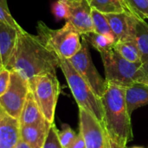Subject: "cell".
<instances>
[{
  "instance_id": "cell-22",
  "label": "cell",
  "mask_w": 148,
  "mask_h": 148,
  "mask_svg": "<svg viewBox=\"0 0 148 148\" xmlns=\"http://www.w3.org/2000/svg\"><path fill=\"white\" fill-rule=\"evenodd\" d=\"M133 16L140 19H148V0H127Z\"/></svg>"
},
{
  "instance_id": "cell-21",
  "label": "cell",
  "mask_w": 148,
  "mask_h": 148,
  "mask_svg": "<svg viewBox=\"0 0 148 148\" xmlns=\"http://www.w3.org/2000/svg\"><path fill=\"white\" fill-rule=\"evenodd\" d=\"M91 16H92V21H93L95 32L98 34L108 35V36H112L115 37L114 34L113 33L111 29L108 18L106 17V15L104 13H101L95 9H92Z\"/></svg>"
},
{
  "instance_id": "cell-8",
  "label": "cell",
  "mask_w": 148,
  "mask_h": 148,
  "mask_svg": "<svg viewBox=\"0 0 148 148\" xmlns=\"http://www.w3.org/2000/svg\"><path fill=\"white\" fill-rule=\"evenodd\" d=\"M29 91V82L18 73L10 71V84L0 97V107L10 116L19 120Z\"/></svg>"
},
{
  "instance_id": "cell-16",
  "label": "cell",
  "mask_w": 148,
  "mask_h": 148,
  "mask_svg": "<svg viewBox=\"0 0 148 148\" xmlns=\"http://www.w3.org/2000/svg\"><path fill=\"white\" fill-rule=\"evenodd\" d=\"M125 97L128 113L132 115L135 109L148 105V87L143 83L135 82L125 88Z\"/></svg>"
},
{
  "instance_id": "cell-28",
  "label": "cell",
  "mask_w": 148,
  "mask_h": 148,
  "mask_svg": "<svg viewBox=\"0 0 148 148\" xmlns=\"http://www.w3.org/2000/svg\"><path fill=\"white\" fill-rule=\"evenodd\" d=\"M70 148H86L84 140H83V138H82V134L80 133L77 134V136H76L74 143L72 144Z\"/></svg>"
},
{
  "instance_id": "cell-30",
  "label": "cell",
  "mask_w": 148,
  "mask_h": 148,
  "mask_svg": "<svg viewBox=\"0 0 148 148\" xmlns=\"http://www.w3.org/2000/svg\"><path fill=\"white\" fill-rule=\"evenodd\" d=\"M140 69H141V71L144 73V75H145L147 77H148V62L141 64Z\"/></svg>"
},
{
  "instance_id": "cell-12",
  "label": "cell",
  "mask_w": 148,
  "mask_h": 148,
  "mask_svg": "<svg viewBox=\"0 0 148 148\" xmlns=\"http://www.w3.org/2000/svg\"><path fill=\"white\" fill-rule=\"evenodd\" d=\"M20 140V123L0 107V148H15Z\"/></svg>"
},
{
  "instance_id": "cell-31",
  "label": "cell",
  "mask_w": 148,
  "mask_h": 148,
  "mask_svg": "<svg viewBox=\"0 0 148 148\" xmlns=\"http://www.w3.org/2000/svg\"><path fill=\"white\" fill-rule=\"evenodd\" d=\"M15 148H31L27 143H25L24 141H23L22 140H20L18 141V143L16 144V147Z\"/></svg>"
},
{
  "instance_id": "cell-10",
  "label": "cell",
  "mask_w": 148,
  "mask_h": 148,
  "mask_svg": "<svg viewBox=\"0 0 148 148\" xmlns=\"http://www.w3.org/2000/svg\"><path fill=\"white\" fill-rule=\"evenodd\" d=\"M69 4V17L67 20L81 36L95 32L91 11L88 0H67Z\"/></svg>"
},
{
  "instance_id": "cell-5",
  "label": "cell",
  "mask_w": 148,
  "mask_h": 148,
  "mask_svg": "<svg viewBox=\"0 0 148 148\" xmlns=\"http://www.w3.org/2000/svg\"><path fill=\"white\" fill-rule=\"evenodd\" d=\"M104 66L105 80L121 88L133 85L145 75L141 71L142 63H134L123 58L114 49L100 53Z\"/></svg>"
},
{
  "instance_id": "cell-1",
  "label": "cell",
  "mask_w": 148,
  "mask_h": 148,
  "mask_svg": "<svg viewBox=\"0 0 148 148\" xmlns=\"http://www.w3.org/2000/svg\"><path fill=\"white\" fill-rule=\"evenodd\" d=\"M59 68L58 56L48 49L39 36L23 29L18 31L16 47L6 66L10 71L18 73L27 81L44 75L56 74Z\"/></svg>"
},
{
  "instance_id": "cell-26",
  "label": "cell",
  "mask_w": 148,
  "mask_h": 148,
  "mask_svg": "<svg viewBox=\"0 0 148 148\" xmlns=\"http://www.w3.org/2000/svg\"><path fill=\"white\" fill-rule=\"evenodd\" d=\"M58 131L56 124H51L42 148H62L58 138Z\"/></svg>"
},
{
  "instance_id": "cell-17",
  "label": "cell",
  "mask_w": 148,
  "mask_h": 148,
  "mask_svg": "<svg viewBox=\"0 0 148 148\" xmlns=\"http://www.w3.org/2000/svg\"><path fill=\"white\" fill-rule=\"evenodd\" d=\"M134 40L138 46L141 63L148 62V23L144 19L137 18L134 27Z\"/></svg>"
},
{
  "instance_id": "cell-13",
  "label": "cell",
  "mask_w": 148,
  "mask_h": 148,
  "mask_svg": "<svg viewBox=\"0 0 148 148\" xmlns=\"http://www.w3.org/2000/svg\"><path fill=\"white\" fill-rule=\"evenodd\" d=\"M51 124L49 122L36 125L20 126V140L31 148H42Z\"/></svg>"
},
{
  "instance_id": "cell-20",
  "label": "cell",
  "mask_w": 148,
  "mask_h": 148,
  "mask_svg": "<svg viewBox=\"0 0 148 148\" xmlns=\"http://www.w3.org/2000/svg\"><path fill=\"white\" fill-rule=\"evenodd\" d=\"M92 9L104 14L127 12L122 0H88Z\"/></svg>"
},
{
  "instance_id": "cell-23",
  "label": "cell",
  "mask_w": 148,
  "mask_h": 148,
  "mask_svg": "<svg viewBox=\"0 0 148 148\" xmlns=\"http://www.w3.org/2000/svg\"><path fill=\"white\" fill-rule=\"evenodd\" d=\"M0 22L13 27L17 30L23 29L20 24L11 15L8 6V0H0Z\"/></svg>"
},
{
  "instance_id": "cell-9",
  "label": "cell",
  "mask_w": 148,
  "mask_h": 148,
  "mask_svg": "<svg viewBox=\"0 0 148 148\" xmlns=\"http://www.w3.org/2000/svg\"><path fill=\"white\" fill-rule=\"evenodd\" d=\"M79 130L86 148H107L108 134L104 126L82 108H79Z\"/></svg>"
},
{
  "instance_id": "cell-2",
  "label": "cell",
  "mask_w": 148,
  "mask_h": 148,
  "mask_svg": "<svg viewBox=\"0 0 148 148\" xmlns=\"http://www.w3.org/2000/svg\"><path fill=\"white\" fill-rule=\"evenodd\" d=\"M101 101L103 108V126L107 134L114 141L127 147L133 140L134 134L131 115L126 103L125 88L108 83Z\"/></svg>"
},
{
  "instance_id": "cell-32",
  "label": "cell",
  "mask_w": 148,
  "mask_h": 148,
  "mask_svg": "<svg viewBox=\"0 0 148 148\" xmlns=\"http://www.w3.org/2000/svg\"><path fill=\"white\" fill-rule=\"evenodd\" d=\"M139 82H140V83H143V84H145V85H147L148 87V77H147L146 75H144L140 81H139Z\"/></svg>"
},
{
  "instance_id": "cell-6",
  "label": "cell",
  "mask_w": 148,
  "mask_h": 148,
  "mask_svg": "<svg viewBox=\"0 0 148 148\" xmlns=\"http://www.w3.org/2000/svg\"><path fill=\"white\" fill-rule=\"evenodd\" d=\"M28 82L29 90L33 94L45 120L53 124L56 108L61 93V86L56 74L36 75Z\"/></svg>"
},
{
  "instance_id": "cell-11",
  "label": "cell",
  "mask_w": 148,
  "mask_h": 148,
  "mask_svg": "<svg viewBox=\"0 0 148 148\" xmlns=\"http://www.w3.org/2000/svg\"><path fill=\"white\" fill-rule=\"evenodd\" d=\"M116 42L134 38V27L137 17L128 12L105 14Z\"/></svg>"
},
{
  "instance_id": "cell-29",
  "label": "cell",
  "mask_w": 148,
  "mask_h": 148,
  "mask_svg": "<svg viewBox=\"0 0 148 148\" xmlns=\"http://www.w3.org/2000/svg\"><path fill=\"white\" fill-rule=\"evenodd\" d=\"M107 148H128L127 146H122L118 144L117 142L114 141L113 140H111L108 135V143H107Z\"/></svg>"
},
{
  "instance_id": "cell-3",
  "label": "cell",
  "mask_w": 148,
  "mask_h": 148,
  "mask_svg": "<svg viewBox=\"0 0 148 148\" xmlns=\"http://www.w3.org/2000/svg\"><path fill=\"white\" fill-rule=\"evenodd\" d=\"M36 30L41 41L60 59H70L82 47L81 34L69 22L62 28L53 29L39 21Z\"/></svg>"
},
{
  "instance_id": "cell-4",
  "label": "cell",
  "mask_w": 148,
  "mask_h": 148,
  "mask_svg": "<svg viewBox=\"0 0 148 148\" xmlns=\"http://www.w3.org/2000/svg\"><path fill=\"white\" fill-rule=\"evenodd\" d=\"M59 68L65 76L78 108L90 113L103 125V108L101 98L95 95L88 83L75 69L69 60L59 58Z\"/></svg>"
},
{
  "instance_id": "cell-24",
  "label": "cell",
  "mask_w": 148,
  "mask_h": 148,
  "mask_svg": "<svg viewBox=\"0 0 148 148\" xmlns=\"http://www.w3.org/2000/svg\"><path fill=\"white\" fill-rule=\"evenodd\" d=\"M62 127V130L58 131L60 143L62 148H70L77 136V134L68 124H63Z\"/></svg>"
},
{
  "instance_id": "cell-19",
  "label": "cell",
  "mask_w": 148,
  "mask_h": 148,
  "mask_svg": "<svg viewBox=\"0 0 148 148\" xmlns=\"http://www.w3.org/2000/svg\"><path fill=\"white\" fill-rule=\"evenodd\" d=\"M114 49L123 58L134 63H141L140 54L134 38L116 42Z\"/></svg>"
},
{
  "instance_id": "cell-34",
  "label": "cell",
  "mask_w": 148,
  "mask_h": 148,
  "mask_svg": "<svg viewBox=\"0 0 148 148\" xmlns=\"http://www.w3.org/2000/svg\"><path fill=\"white\" fill-rule=\"evenodd\" d=\"M1 68H3V66H2V62H1V58H0V69Z\"/></svg>"
},
{
  "instance_id": "cell-14",
  "label": "cell",
  "mask_w": 148,
  "mask_h": 148,
  "mask_svg": "<svg viewBox=\"0 0 148 148\" xmlns=\"http://www.w3.org/2000/svg\"><path fill=\"white\" fill-rule=\"evenodd\" d=\"M18 31L20 30L0 22V58L2 66L4 68H6L16 47Z\"/></svg>"
},
{
  "instance_id": "cell-7",
  "label": "cell",
  "mask_w": 148,
  "mask_h": 148,
  "mask_svg": "<svg viewBox=\"0 0 148 148\" xmlns=\"http://www.w3.org/2000/svg\"><path fill=\"white\" fill-rule=\"evenodd\" d=\"M69 61L75 69L88 83L95 95L101 98L107 88L108 83L96 69L89 53L88 44L85 40H82L80 50L69 59Z\"/></svg>"
},
{
  "instance_id": "cell-33",
  "label": "cell",
  "mask_w": 148,
  "mask_h": 148,
  "mask_svg": "<svg viewBox=\"0 0 148 148\" xmlns=\"http://www.w3.org/2000/svg\"><path fill=\"white\" fill-rule=\"evenodd\" d=\"M122 1H123V3H124V4H125V6H126L127 10V12L130 13V14L132 15V13H131V11H130V9H129V7H128V4H127V0H122Z\"/></svg>"
},
{
  "instance_id": "cell-18",
  "label": "cell",
  "mask_w": 148,
  "mask_h": 148,
  "mask_svg": "<svg viewBox=\"0 0 148 148\" xmlns=\"http://www.w3.org/2000/svg\"><path fill=\"white\" fill-rule=\"evenodd\" d=\"M82 38L100 53L113 49L114 44L116 43L115 37L108 35L98 34L96 32H90L82 35Z\"/></svg>"
},
{
  "instance_id": "cell-27",
  "label": "cell",
  "mask_w": 148,
  "mask_h": 148,
  "mask_svg": "<svg viewBox=\"0 0 148 148\" xmlns=\"http://www.w3.org/2000/svg\"><path fill=\"white\" fill-rule=\"evenodd\" d=\"M10 80V71L3 67L0 69V97L6 92Z\"/></svg>"
},
{
  "instance_id": "cell-15",
  "label": "cell",
  "mask_w": 148,
  "mask_h": 148,
  "mask_svg": "<svg viewBox=\"0 0 148 148\" xmlns=\"http://www.w3.org/2000/svg\"><path fill=\"white\" fill-rule=\"evenodd\" d=\"M18 121H19L20 126L36 125V124H42V123L48 122L45 120L43 114H42L38 107V104L30 90L29 91L27 95V97H26V100H25V102H24V105L22 109Z\"/></svg>"
},
{
  "instance_id": "cell-25",
  "label": "cell",
  "mask_w": 148,
  "mask_h": 148,
  "mask_svg": "<svg viewBox=\"0 0 148 148\" xmlns=\"http://www.w3.org/2000/svg\"><path fill=\"white\" fill-rule=\"evenodd\" d=\"M52 12L57 20L65 19L69 17V4L67 0H57L52 5Z\"/></svg>"
}]
</instances>
